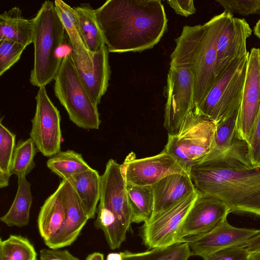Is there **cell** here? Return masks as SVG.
I'll list each match as a JSON object with an SVG mask.
<instances>
[{
    "instance_id": "1",
    "label": "cell",
    "mask_w": 260,
    "mask_h": 260,
    "mask_svg": "<svg viewBox=\"0 0 260 260\" xmlns=\"http://www.w3.org/2000/svg\"><path fill=\"white\" fill-rule=\"evenodd\" d=\"M247 151V144L236 139L226 151L209 153L188 173L199 194L220 200L230 212L260 216V166L250 164Z\"/></svg>"
},
{
    "instance_id": "2",
    "label": "cell",
    "mask_w": 260,
    "mask_h": 260,
    "mask_svg": "<svg viewBox=\"0 0 260 260\" xmlns=\"http://www.w3.org/2000/svg\"><path fill=\"white\" fill-rule=\"evenodd\" d=\"M94 13L109 52L151 49L167 27L168 19L160 0H108Z\"/></svg>"
},
{
    "instance_id": "3",
    "label": "cell",
    "mask_w": 260,
    "mask_h": 260,
    "mask_svg": "<svg viewBox=\"0 0 260 260\" xmlns=\"http://www.w3.org/2000/svg\"><path fill=\"white\" fill-rule=\"evenodd\" d=\"M175 42L170 66L185 67L192 73L195 109L217 81L216 32L212 19L204 24L184 26Z\"/></svg>"
},
{
    "instance_id": "4",
    "label": "cell",
    "mask_w": 260,
    "mask_h": 260,
    "mask_svg": "<svg viewBox=\"0 0 260 260\" xmlns=\"http://www.w3.org/2000/svg\"><path fill=\"white\" fill-rule=\"evenodd\" d=\"M95 228L101 230L111 249L121 246L132 222L125 180L121 165L113 159L106 164L101 176V192Z\"/></svg>"
},
{
    "instance_id": "5",
    "label": "cell",
    "mask_w": 260,
    "mask_h": 260,
    "mask_svg": "<svg viewBox=\"0 0 260 260\" xmlns=\"http://www.w3.org/2000/svg\"><path fill=\"white\" fill-rule=\"evenodd\" d=\"M33 20L34 63L30 82L40 88L55 79L57 74L62 60L58 51L66 31L53 1H45Z\"/></svg>"
},
{
    "instance_id": "6",
    "label": "cell",
    "mask_w": 260,
    "mask_h": 260,
    "mask_svg": "<svg viewBox=\"0 0 260 260\" xmlns=\"http://www.w3.org/2000/svg\"><path fill=\"white\" fill-rule=\"evenodd\" d=\"M54 93L75 124L98 129L101 123L98 105L90 99L76 71L71 53L65 55L55 78Z\"/></svg>"
},
{
    "instance_id": "7",
    "label": "cell",
    "mask_w": 260,
    "mask_h": 260,
    "mask_svg": "<svg viewBox=\"0 0 260 260\" xmlns=\"http://www.w3.org/2000/svg\"><path fill=\"white\" fill-rule=\"evenodd\" d=\"M249 53L235 60L220 77L193 111L215 125L224 120L241 105Z\"/></svg>"
},
{
    "instance_id": "8",
    "label": "cell",
    "mask_w": 260,
    "mask_h": 260,
    "mask_svg": "<svg viewBox=\"0 0 260 260\" xmlns=\"http://www.w3.org/2000/svg\"><path fill=\"white\" fill-rule=\"evenodd\" d=\"M215 128L212 121L193 110L185 117L177 134H168L163 151L188 173L193 164L211 151Z\"/></svg>"
},
{
    "instance_id": "9",
    "label": "cell",
    "mask_w": 260,
    "mask_h": 260,
    "mask_svg": "<svg viewBox=\"0 0 260 260\" xmlns=\"http://www.w3.org/2000/svg\"><path fill=\"white\" fill-rule=\"evenodd\" d=\"M164 93L167 99L164 125L168 134L174 135L187 115L194 109V79L189 69L170 66Z\"/></svg>"
},
{
    "instance_id": "10",
    "label": "cell",
    "mask_w": 260,
    "mask_h": 260,
    "mask_svg": "<svg viewBox=\"0 0 260 260\" xmlns=\"http://www.w3.org/2000/svg\"><path fill=\"white\" fill-rule=\"evenodd\" d=\"M211 19L216 32L217 81L235 60L249 53L246 40L252 30L245 19L235 18L225 12Z\"/></svg>"
},
{
    "instance_id": "11",
    "label": "cell",
    "mask_w": 260,
    "mask_h": 260,
    "mask_svg": "<svg viewBox=\"0 0 260 260\" xmlns=\"http://www.w3.org/2000/svg\"><path fill=\"white\" fill-rule=\"evenodd\" d=\"M35 99L36 108L31 119L30 138L42 155L50 157L60 151L62 140L60 115L45 86L39 88Z\"/></svg>"
},
{
    "instance_id": "12",
    "label": "cell",
    "mask_w": 260,
    "mask_h": 260,
    "mask_svg": "<svg viewBox=\"0 0 260 260\" xmlns=\"http://www.w3.org/2000/svg\"><path fill=\"white\" fill-rule=\"evenodd\" d=\"M260 111V49L249 53L246 74L236 125V137L249 143Z\"/></svg>"
},
{
    "instance_id": "13",
    "label": "cell",
    "mask_w": 260,
    "mask_h": 260,
    "mask_svg": "<svg viewBox=\"0 0 260 260\" xmlns=\"http://www.w3.org/2000/svg\"><path fill=\"white\" fill-rule=\"evenodd\" d=\"M198 194L197 191L144 222L141 232L144 244L149 248L153 249L166 247L177 243V233Z\"/></svg>"
},
{
    "instance_id": "14",
    "label": "cell",
    "mask_w": 260,
    "mask_h": 260,
    "mask_svg": "<svg viewBox=\"0 0 260 260\" xmlns=\"http://www.w3.org/2000/svg\"><path fill=\"white\" fill-rule=\"evenodd\" d=\"M125 183L152 186L166 176L175 173H188L170 154L163 150L159 154L136 158L131 152L121 165Z\"/></svg>"
},
{
    "instance_id": "15",
    "label": "cell",
    "mask_w": 260,
    "mask_h": 260,
    "mask_svg": "<svg viewBox=\"0 0 260 260\" xmlns=\"http://www.w3.org/2000/svg\"><path fill=\"white\" fill-rule=\"evenodd\" d=\"M231 213L226 204L214 197L198 194L176 237L177 243L185 238L209 232Z\"/></svg>"
},
{
    "instance_id": "16",
    "label": "cell",
    "mask_w": 260,
    "mask_h": 260,
    "mask_svg": "<svg viewBox=\"0 0 260 260\" xmlns=\"http://www.w3.org/2000/svg\"><path fill=\"white\" fill-rule=\"evenodd\" d=\"M260 230L239 228L231 225L227 218L215 228L205 234L185 238L191 255L204 257L218 251L237 246H243Z\"/></svg>"
},
{
    "instance_id": "17",
    "label": "cell",
    "mask_w": 260,
    "mask_h": 260,
    "mask_svg": "<svg viewBox=\"0 0 260 260\" xmlns=\"http://www.w3.org/2000/svg\"><path fill=\"white\" fill-rule=\"evenodd\" d=\"M109 51L104 44L92 53L91 62H85L71 52L79 79L92 102L98 105L109 86L111 74Z\"/></svg>"
},
{
    "instance_id": "18",
    "label": "cell",
    "mask_w": 260,
    "mask_h": 260,
    "mask_svg": "<svg viewBox=\"0 0 260 260\" xmlns=\"http://www.w3.org/2000/svg\"><path fill=\"white\" fill-rule=\"evenodd\" d=\"M66 181L67 213L64 221L56 234L44 242L52 249H59L71 245L80 235L89 219L78 194L71 183Z\"/></svg>"
},
{
    "instance_id": "19",
    "label": "cell",
    "mask_w": 260,
    "mask_h": 260,
    "mask_svg": "<svg viewBox=\"0 0 260 260\" xmlns=\"http://www.w3.org/2000/svg\"><path fill=\"white\" fill-rule=\"evenodd\" d=\"M152 187L154 195L152 217L172 208L197 192L188 173L168 175Z\"/></svg>"
},
{
    "instance_id": "20",
    "label": "cell",
    "mask_w": 260,
    "mask_h": 260,
    "mask_svg": "<svg viewBox=\"0 0 260 260\" xmlns=\"http://www.w3.org/2000/svg\"><path fill=\"white\" fill-rule=\"evenodd\" d=\"M66 213V181L62 180L56 190L45 201L39 213L38 226L44 242L50 240L58 232Z\"/></svg>"
},
{
    "instance_id": "21",
    "label": "cell",
    "mask_w": 260,
    "mask_h": 260,
    "mask_svg": "<svg viewBox=\"0 0 260 260\" xmlns=\"http://www.w3.org/2000/svg\"><path fill=\"white\" fill-rule=\"evenodd\" d=\"M66 180L76 191L89 219L94 218L100 199L101 176L99 172L92 168Z\"/></svg>"
},
{
    "instance_id": "22",
    "label": "cell",
    "mask_w": 260,
    "mask_h": 260,
    "mask_svg": "<svg viewBox=\"0 0 260 260\" xmlns=\"http://www.w3.org/2000/svg\"><path fill=\"white\" fill-rule=\"evenodd\" d=\"M34 20L24 18L16 7L0 15V40H9L26 47L32 43Z\"/></svg>"
},
{
    "instance_id": "23",
    "label": "cell",
    "mask_w": 260,
    "mask_h": 260,
    "mask_svg": "<svg viewBox=\"0 0 260 260\" xmlns=\"http://www.w3.org/2000/svg\"><path fill=\"white\" fill-rule=\"evenodd\" d=\"M25 176L18 177L17 190L13 202L8 212L0 218L1 221L8 226L22 228L29 223L32 196L31 184Z\"/></svg>"
},
{
    "instance_id": "24",
    "label": "cell",
    "mask_w": 260,
    "mask_h": 260,
    "mask_svg": "<svg viewBox=\"0 0 260 260\" xmlns=\"http://www.w3.org/2000/svg\"><path fill=\"white\" fill-rule=\"evenodd\" d=\"M56 10L69 37L72 52L80 59L91 62L92 53L86 48L82 39L74 8L61 0L54 1Z\"/></svg>"
},
{
    "instance_id": "25",
    "label": "cell",
    "mask_w": 260,
    "mask_h": 260,
    "mask_svg": "<svg viewBox=\"0 0 260 260\" xmlns=\"http://www.w3.org/2000/svg\"><path fill=\"white\" fill-rule=\"evenodd\" d=\"M132 223L146 222L152 217L154 195L152 186H137L125 183Z\"/></svg>"
},
{
    "instance_id": "26",
    "label": "cell",
    "mask_w": 260,
    "mask_h": 260,
    "mask_svg": "<svg viewBox=\"0 0 260 260\" xmlns=\"http://www.w3.org/2000/svg\"><path fill=\"white\" fill-rule=\"evenodd\" d=\"M80 34L87 49L91 53L97 51L105 44L96 21L94 10L89 4L74 8Z\"/></svg>"
},
{
    "instance_id": "27",
    "label": "cell",
    "mask_w": 260,
    "mask_h": 260,
    "mask_svg": "<svg viewBox=\"0 0 260 260\" xmlns=\"http://www.w3.org/2000/svg\"><path fill=\"white\" fill-rule=\"evenodd\" d=\"M46 165L62 180L92 169L84 160L81 154L74 150L60 151L49 157Z\"/></svg>"
},
{
    "instance_id": "28",
    "label": "cell",
    "mask_w": 260,
    "mask_h": 260,
    "mask_svg": "<svg viewBox=\"0 0 260 260\" xmlns=\"http://www.w3.org/2000/svg\"><path fill=\"white\" fill-rule=\"evenodd\" d=\"M121 260H188L191 256L186 242H179L164 247L150 249L140 252L128 250L120 252Z\"/></svg>"
},
{
    "instance_id": "29",
    "label": "cell",
    "mask_w": 260,
    "mask_h": 260,
    "mask_svg": "<svg viewBox=\"0 0 260 260\" xmlns=\"http://www.w3.org/2000/svg\"><path fill=\"white\" fill-rule=\"evenodd\" d=\"M0 260H37V253L27 238L11 235L0 239Z\"/></svg>"
},
{
    "instance_id": "30",
    "label": "cell",
    "mask_w": 260,
    "mask_h": 260,
    "mask_svg": "<svg viewBox=\"0 0 260 260\" xmlns=\"http://www.w3.org/2000/svg\"><path fill=\"white\" fill-rule=\"evenodd\" d=\"M0 122V187L8 186L11 174L16 135Z\"/></svg>"
},
{
    "instance_id": "31",
    "label": "cell",
    "mask_w": 260,
    "mask_h": 260,
    "mask_svg": "<svg viewBox=\"0 0 260 260\" xmlns=\"http://www.w3.org/2000/svg\"><path fill=\"white\" fill-rule=\"evenodd\" d=\"M36 150V145L30 138L19 140L13 153L11 174L18 177L29 173L36 166L34 157Z\"/></svg>"
},
{
    "instance_id": "32",
    "label": "cell",
    "mask_w": 260,
    "mask_h": 260,
    "mask_svg": "<svg viewBox=\"0 0 260 260\" xmlns=\"http://www.w3.org/2000/svg\"><path fill=\"white\" fill-rule=\"evenodd\" d=\"M239 108L228 118L215 125L213 146L209 153H221L230 148L234 143L237 139L236 125Z\"/></svg>"
},
{
    "instance_id": "33",
    "label": "cell",
    "mask_w": 260,
    "mask_h": 260,
    "mask_svg": "<svg viewBox=\"0 0 260 260\" xmlns=\"http://www.w3.org/2000/svg\"><path fill=\"white\" fill-rule=\"evenodd\" d=\"M26 47L9 40H0V75L2 76L20 58Z\"/></svg>"
},
{
    "instance_id": "34",
    "label": "cell",
    "mask_w": 260,
    "mask_h": 260,
    "mask_svg": "<svg viewBox=\"0 0 260 260\" xmlns=\"http://www.w3.org/2000/svg\"><path fill=\"white\" fill-rule=\"evenodd\" d=\"M224 9V12L233 15L234 13L242 16L260 14V0H217Z\"/></svg>"
},
{
    "instance_id": "35",
    "label": "cell",
    "mask_w": 260,
    "mask_h": 260,
    "mask_svg": "<svg viewBox=\"0 0 260 260\" xmlns=\"http://www.w3.org/2000/svg\"><path fill=\"white\" fill-rule=\"evenodd\" d=\"M250 252L244 246L225 248L210 254L204 260H249Z\"/></svg>"
},
{
    "instance_id": "36",
    "label": "cell",
    "mask_w": 260,
    "mask_h": 260,
    "mask_svg": "<svg viewBox=\"0 0 260 260\" xmlns=\"http://www.w3.org/2000/svg\"><path fill=\"white\" fill-rule=\"evenodd\" d=\"M247 146V157L250 164L253 166H260V111L255 129Z\"/></svg>"
},
{
    "instance_id": "37",
    "label": "cell",
    "mask_w": 260,
    "mask_h": 260,
    "mask_svg": "<svg viewBox=\"0 0 260 260\" xmlns=\"http://www.w3.org/2000/svg\"><path fill=\"white\" fill-rule=\"evenodd\" d=\"M39 260H80L67 249L43 248L40 251Z\"/></svg>"
},
{
    "instance_id": "38",
    "label": "cell",
    "mask_w": 260,
    "mask_h": 260,
    "mask_svg": "<svg viewBox=\"0 0 260 260\" xmlns=\"http://www.w3.org/2000/svg\"><path fill=\"white\" fill-rule=\"evenodd\" d=\"M167 3L176 14L183 16L187 17L194 14L196 11L193 1L192 0H169L167 1Z\"/></svg>"
},
{
    "instance_id": "39",
    "label": "cell",
    "mask_w": 260,
    "mask_h": 260,
    "mask_svg": "<svg viewBox=\"0 0 260 260\" xmlns=\"http://www.w3.org/2000/svg\"><path fill=\"white\" fill-rule=\"evenodd\" d=\"M244 246L250 252L260 249V233L249 239Z\"/></svg>"
},
{
    "instance_id": "40",
    "label": "cell",
    "mask_w": 260,
    "mask_h": 260,
    "mask_svg": "<svg viewBox=\"0 0 260 260\" xmlns=\"http://www.w3.org/2000/svg\"><path fill=\"white\" fill-rule=\"evenodd\" d=\"M85 260H104V254L99 252H95L89 254Z\"/></svg>"
},
{
    "instance_id": "41",
    "label": "cell",
    "mask_w": 260,
    "mask_h": 260,
    "mask_svg": "<svg viewBox=\"0 0 260 260\" xmlns=\"http://www.w3.org/2000/svg\"><path fill=\"white\" fill-rule=\"evenodd\" d=\"M250 252L249 260H260V249Z\"/></svg>"
},
{
    "instance_id": "42",
    "label": "cell",
    "mask_w": 260,
    "mask_h": 260,
    "mask_svg": "<svg viewBox=\"0 0 260 260\" xmlns=\"http://www.w3.org/2000/svg\"><path fill=\"white\" fill-rule=\"evenodd\" d=\"M254 35L260 39V18L254 27Z\"/></svg>"
}]
</instances>
